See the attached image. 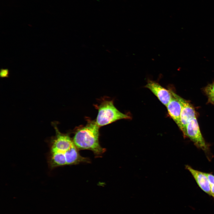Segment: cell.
I'll use <instances>...</instances> for the list:
<instances>
[{"label": "cell", "mask_w": 214, "mask_h": 214, "mask_svg": "<svg viewBox=\"0 0 214 214\" xmlns=\"http://www.w3.org/2000/svg\"><path fill=\"white\" fill-rule=\"evenodd\" d=\"M57 122L51 124L55 130V136L49 141L50 151L48 163L51 169L67 165L89 162L88 158L81 156L68 134L61 133L57 127Z\"/></svg>", "instance_id": "1"}, {"label": "cell", "mask_w": 214, "mask_h": 214, "mask_svg": "<svg viewBox=\"0 0 214 214\" xmlns=\"http://www.w3.org/2000/svg\"><path fill=\"white\" fill-rule=\"evenodd\" d=\"M99 128L95 121H92L78 129L73 139L77 149L91 150L97 156L102 155L105 150L99 143Z\"/></svg>", "instance_id": "2"}, {"label": "cell", "mask_w": 214, "mask_h": 214, "mask_svg": "<svg viewBox=\"0 0 214 214\" xmlns=\"http://www.w3.org/2000/svg\"><path fill=\"white\" fill-rule=\"evenodd\" d=\"M131 117L120 111L114 106L112 100L102 102L98 107V113L95 121L100 127L106 125L121 119H129Z\"/></svg>", "instance_id": "3"}, {"label": "cell", "mask_w": 214, "mask_h": 214, "mask_svg": "<svg viewBox=\"0 0 214 214\" xmlns=\"http://www.w3.org/2000/svg\"><path fill=\"white\" fill-rule=\"evenodd\" d=\"M185 137H188L198 148L209 153L210 145L205 141L201 132L196 117L191 119L186 125Z\"/></svg>", "instance_id": "4"}, {"label": "cell", "mask_w": 214, "mask_h": 214, "mask_svg": "<svg viewBox=\"0 0 214 214\" xmlns=\"http://www.w3.org/2000/svg\"><path fill=\"white\" fill-rule=\"evenodd\" d=\"M175 95L182 105L179 128L185 136L186 125L191 119L196 117V112L194 108L189 102L175 93Z\"/></svg>", "instance_id": "5"}, {"label": "cell", "mask_w": 214, "mask_h": 214, "mask_svg": "<svg viewBox=\"0 0 214 214\" xmlns=\"http://www.w3.org/2000/svg\"><path fill=\"white\" fill-rule=\"evenodd\" d=\"M145 87L149 89L166 106L172 98L171 90L165 89L155 81L148 79Z\"/></svg>", "instance_id": "6"}, {"label": "cell", "mask_w": 214, "mask_h": 214, "mask_svg": "<svg viewBox=\"0 0 214 214\" xmlns=\"http://www.w3.org/2000/svg\"><path fill=\"white\" fill-rule=\"evenodd\" d=\"M185 167L186 169L191 173L199 188L210 196V182L205 172L195 169L188 165H186Z\"/></svg>", "instance_id": "7"}, {"label": "cell", "mask_w": 214, "mask_h": 214, "mask_svg": "<svg viewBox=\"0 0 214 214\" xmlns=\"http://www.w3.org/2000/svg\"><path fill=\"white\" fill-rule=\"evenodd\" d=\"M171 91L172 97L166 107L169 115L179 128L182 105L179 100L175 96V93L172 90Z\"/></svg>", "instance_id": "8"}, {"label": "cell", "mask_w": 214, "mask_h": 214, "mask_svg": "<svg viewBox=\"0 0 214 214\" xmlns=\"http://www.w3.org/2000/svg\"><path fill=\"white\" fill-rule=\"evenodd\" d=\"M204 91L209 101L214 104V83L207 85L204 88Z\"/></svg>", "instance_id": "9"}, {"label": "cell", "mask_w": 214, "mask_h": 214, "mask_svg": "<svg viewBox=\"0 0 214 214\" xmlns=\"http://www.w3.org/2000/svg\"><path fill=\"white\" fill-rule=\"evenodd\" d=\"M207 177L210 185V196L214 198V175L210 173H205Z\"/></svg>", "instance_id": "10"}, {"label": "cell", "mask_w": 214, "mask_h": 214, "mask_svg": "<svg viewBox=\"0 0 214 214\" xmlns=\"http://www.w3.org/2000/svg\"><path fill=\"white\" fill-rule=\"evenodd\" d=\"M9 74V71L8 69H1L0 73V76L1 78L8 77Z\"/></svg>", "instance_id": "11"}]
</instances>
